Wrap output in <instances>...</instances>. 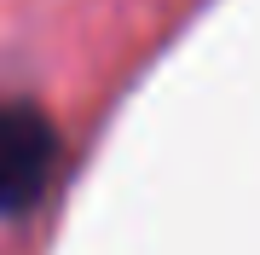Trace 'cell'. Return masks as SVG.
Masks as SVG:
<instances>
[{
  "label": "cell",
  "mask_w": 260,
  "mask_h": 255,
  "mask_svg": "<svg viewBox=\"0 0 260 255\" xmlns=\"http://www.w3.org/2000/svg\"><path fill=\"white\" fill-rule=\"evenodd\" d=\"M58 174V128L29 99L0 93V215H23Z\"/></svg>",
  "instance_id": "6da1fadb"
}]
</instances>
